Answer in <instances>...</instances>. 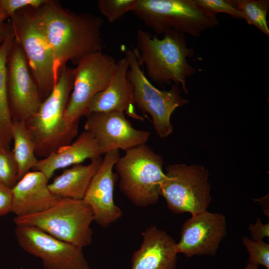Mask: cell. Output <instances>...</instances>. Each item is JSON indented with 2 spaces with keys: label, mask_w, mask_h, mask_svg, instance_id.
I'll use <instances>...</instances> for the list:
<instances>
[{
  "label": "cell",
  "mask_w": 269,
  "mask_h": 269,
  "mask_svg": "<svg viewBox=\"0 0 269 269\" xmlns=\"http://www.w3.org/2000/svg\"><path fill=\"white\" fill-rule=\"evenodd\" d=\"M31 8L52 50L58 79L68 61L77 64L84 56L102 50L103 20L100 17L88 12L75 13L52 0Z\"/></svg>",
  "instance_id": "cell-1"
},
{
  "label": "cell",
  "mask_w": 269,
  "mask_h": 269,
  "mask_svg": "<svg viewBox=\"0 0 269 269\" xmlns=\"http://www.w3.org/2000/svg\"><path fill=\"white\" fill-rule=\"evenodd\" d=\"M163 34L159 39L148 31L137 29L135 50L139 63L145 65L151 81L161 85L173 81L187 94L186 78L194 75L196 70L187 58L192 57L194 50L187 46L184 33L168 29Z\"/></svg>",
  "instance_id": "cell-2"
},
{
  "label": "cell",
  "mask_w": 269,
  "mask_h": 269,
  "mask_svg": "<svg viewBox=\"0 0 269 269\" xmlns=\"http://www.w3.org/2000/svg\"><path fill=\"white\" fill-rule=\"evenodd\" d=\"M74 77V69L64 67L52 91L37 112L25 122L34 141L36 156L46 157L70 144L78 134L79 122L68 124L64 117Z\"/></svg>",
  "instance_id": "cell-3"
},
{
  "label": "cell",
  "mask_w": 269,
  "mask_h": 269,
  "mask_svg": "<svg viewBox=\"0 0 269 269\" xmlns=\"http://www.w3.org/2000/svg\"><path fill=\"white\" fill-rule=\"evenodd\" d=\"M163 164L162 157L146 144L126 151L115 165L121 191L137 207L155 205L165 177Z\"/></svg>",
  "instance_id": "cell-4"
},
{
  "label": "cell",
  "mask_w": 269,
  "mask_h": 269,
  "mask_svg": "<svg viewBox=\"0 0 269 269\" xmlns=\"http://www.w3.org/2000/svg\"><path fill=\"white\" fill-rule=\"evenodd\" d=\"M131 12L158 35L173 29L197 38L219 24L195 0H138Z\"/></svg>",
  "instance_id": "cell-5"
},
{
  "label": "cell",
  "mask_w": 269,
  "mask_h": 269,
  "mask_svg": "<svg viewBox=\"0 0 269 269\" xmlns=\"http://www.w3.org/2000/svg\"><path fill=\"white\" fill-rule=\"evenodd\" d=\"M15 225L37 228L52 236L80 248L92 244L91 224L94 214L83 199L59 198L49 209L37 214L13 219Z\"/></svg>",
  "instance_id": "cell-6"
},
{
  "label": "cell",
  "mask_w": 269,
  "mask_h": 269,
  "mask_svg": "<svg viewBox=\"0 0 269 269\" xmlns=\"http://www.w3.org/2000/svg\"><path fill=\"white\" fill-rule=\"evenodd\" d=\"M125 57L129 63L128 76L133 84L135 105L151 116L157 135L166 137L173 131L170 121L172 113L188 101L182 97L178 85H172L169 90H159L153 85L141 68L135 49L127 48Z\"/></svg>",
  "instance_id": "cell-7"
},
{
  "label": "cell",
  "mask_w": 269,
  "mask_h": 269,
  "mask_svg": "<svg viewBox=\"0 0 269 269\" xmlns=\"http://www.w3.org/2000/svg\"><path fill=\"white\" fill-rule=\"evenodd\" d=\"M161 186V196L173 213L192 216L207 210L212 198L208 171L201 165H169Z\"/></svg>",
  "instance_id": "cell-8"
},
{
  "label": "cell",
  "mask_w": 269,
  "mask_h": 269,
  "mask_svg": "<svg viewBox=\"0 0 269 269\" xmlns=\"http://www.w3.org/2000/svg\"><path fill=\"white\" fill-rule=\"evenodd\" d=\"M32 7L21 9L8 19L14 39L21 46L42 101L49 95L58 78L52 50L38 26Z\"/></svg>",
  "instance_id": "cell-9"
},
{
  "label": "cell",
  "mask_w": 269,
  "mask_h": 269,
  "mask_svg": "<svg viewBox=\"0 0 269 269\" xmlns=\"http://www.w3.org/2000/svg\"><path fill=\"white\" fill-rule=\"evenodd\" d=\"M117 64L115 58L101 51L88 54L78 62L74 68L72 92L64 114L67 123L79 122L86 115L93 97L104 90L111 82Z\"/></svg>",
  "instance_id": "cell-10"
},
{
  "label": "cell",
  "mask_w": 269,
  "mask_h": 269,
  "mask_svg": "<svg viewBox=\"0 0 269 269\" xmlns=\"http://www.w3.org/2000/svg\"><path fill=\"white\" fill-rule=\"evenodd\" d=\"M14 233L20 247L39 258L45 269H90L82 248L33 226L16 225Z\"/></svg>",
  "instance_id": "cell-11"
},
{
  "label": "cell",
  "mask_w": 269,
  "mask_h": 269,
  "mask_svg": "<svg viewBox=\"0 0 269 269\" xmlns=\"http://www.w3.org/2000/svg\"><path fill=\"white\" fill-rule=\"evenodd\" d=\"M7 94L12 120L25 122L42 100L24 53L15 39L7 59Z\"/></svg>",
  "instance_id": "cell-12"
},
{
  "label": "cell",
  "mask_w": 269,
  "mask_h": 269,
  "mask_svg": "<svg viewBox=\"0 0 269 269\" xmlns=\"http://www.w3.org/2000/svg\"><path fill=\"white\" fill-rule=\"evenodd\" d=\"M86 117L85 131L97 140L102 155L113 150L126 151L144 144L150 136L148 132L134 128L124 113H92Z\"/></svg>",
  "instance_id": "cell-13"
},
{
  "label": "cell",
  "mask_w": 269,
  "mask_h": 269,
  "mask_svg": "<svg viewBox=\"0 0 269 269\" xmlns=\"http://www.w3.org/2000/svg\"><path fill=\"white\" fill-rule=\"evenodd\" d=\"M226 234V221L219 213L207 210L192 215L183 224L176 243L177 253L187 257L214 256Z\"/></svg>",
  "instance_id": "cell-14"
},
{
  "label": "cell",
  "mask_w": 269,
  "mask_h": 269,
  "mask_svg": "<svg viewBox=\"0 0 269 269\" xmlns=\"http://www.w3.org/2000/svg\"><path fill=\"white\" fill-rule=\"evenodd\" d=\"M120 157L119 150L105 154L102 164L93 177L83 200L92 208L94 221L103 228L122 217V210L115 204L113 194L118 178L113 168Z\"/></svg>",
  "instance_id": "cell-15"
},
{
  "label": "cell",
  "mask_w": 269,
  "mask_h": 269,
  "mask_svg": "<svg viewBox=\"0 0 269 269\" xmlns=\"http://www.w3.org/2000/svg\"><path fill=\"white\" fill-rule=\"evenodd\" d=\"M129 63L125 57L120 59L112 79L107 88L97 94L91 100L86 115L92 113L118 112L133 119L142 122L134 101L133 86L128 76Z\"/></svg>",
  "instance_id": "cell-16"
},
{
  "label": "cell",
  "mask_w": 269,
  "mask_h": 269,
  "mask_svg": "<svg viewBox=\"0 0 269 269\" xmlns=\"http://www.w3.org/2000/svg\"><path fill=\"white\" fill-rule=\"evenodd\" d=\"M141 235L140 247L132 257L131 269H176V243L166 231L150 225Z\"/></svg>",
  "instance_id": "cell-17"
},
{
  "label": "cell",
  "mask_w": 269,
  "mask_h": 269,
  "mask_svg": "<svg viewBox=\"0 0 269 269\" xmlns=\"http://www.w3.org/2000/svg\"><path fill=\"white\" fill-rule=\"evenodd\" d=\"M48 179L40 171H29L11 188V212L16 217L42 212L54 205L59 198L49 190Z\"/></svg>",
  "instance_id": "cell-18"
},
{
  "label": "cell",
  "mask_w": 269,
  "mask_h": 269,
  "mask_svg": "<svg viewBox=\"0 0 269 269\" xmlns=\"http://www.w3.org/2000/svg\"><path fill=\"white\" fill-rule=\"evenodd\" d=\"M101 155L97 140L84 131L70 144L38 159L32 169L41 172L49 180L57 170L81 164L88 159L91 160Z\"/></svg>",
  "instance_id": "cell-19"
},
{
  "label": "cell",
  "mask_w": 269,
  "mask_h": 269,
  "mask_svg": "<svg viewBox=\"0 0 269 269\" xmlns=\"http://www.w3.org/2000/svg\"><path fill=\"white\" fill-rule=\"evenodd\" d=\"M102 159L99 157L91 160L87 165L79 164L64 169L48 183L49 190L58 198L83 199L93 177L102 164Z\"/></svg>",
  "instance_id": "cell-20"
},
{
  "label": "cell",
  "mask_w": 269,
  "mask_h": 269,
  "mask_svg": "<svg viewBox=\"0 0 269 269\" xmlns=\"http://www.w3.org/2000/svg\"><path fill=\"white\" fill-rule=\"evenodd\" d=\"M10 23V22H9ZM14 40L10 23L3 43L0 47V146L9 148L12 141V119L7 94V59Z\"/></svg>",
  "instance_id": "cell-21"
},
{
  "label": "cell",
  "mask_w": 269,
  "mask_h": 269,
  "mask_svg": "<svg viewBox=\"0 0 269 269\" xmlns=\"http://www.w3.org/2000/svg\"><path fill=\"white\" fill-rule=\"evenodd\" d=\"M11 136L13 141L11 151L18 168V180L34 168L38 159L34 141L25 122L13 120Z\"/></svg>",
  "instance_id": "cell-22"
},
{
  "label": "cell",
  "mask_w": 269,
  "mask_h": 269,
  "mask_svg": "<svg viewBox=\"0 0 269 269\" xmlns=\"http://www.w3.org/2000/svg\"><path fill=\"white\" fill-rule=\"evenodd\" d=\"M241 12L247 23L253 25L269 36L267 20L269 8V0H229Z\"/></svg>",
  "instance_id": "cell-23"
},
{
  "label": "cell",
  "mask_w": 269,
  "mask_h": 269,
  "mask_svg": "<svg viewBox=\"0 0 269 269\" xmlns=\"http://www.w3.org/2000/svg\"><path fill=\"white\" fill-rule=\"evenodd\" d=\"M137 1L138 0H98L97 3L102 14L109 22H114L127 12L132 11Z\"/></svg>",
  "instance_id": "cell-24"
},
{
  "label": "cell",
  "mask_w": 269,
  "mask_h": 269,
  "mask_svg": "<svg viewBox=\"0 0 269 269\" xmlns=\"http://www.w3.org/2000/svg\"><path fill=\"white\" fill-rule=\"evenodd\" d=\"M18 168L10 148L0 146V182L12 188L18 181Z\"/></svg>",
  "instance_id": "cell-25"
},
{
  "label": "cell",
  "mask_w": 269,
  "mask_h": 269,
  "mask_svg": "<svg viewBox=\"0 0 269 269\" xmlns=\"http://www.w3.org/2000/svg\"><path fill=\"white\" fill-rule=\"evenodd\" d=\"M242 240L250 255L248 262L269 269V244L263 240L253 241L246 237Z\"/></svg>",
  "instance_id": "cell-26"
},
{
  "label": "cell",
  "mask_w": 269,
  "mask_h": 269,
  "mask_svg": "<svg viewBox=\"0 0 269 269\" xmlns=\"http://www.w3.org/2000/svg\"><path fill=\"white\" fill-rule=\"evenodd\" d=\"M46 0H1L0 21H6L17 11L27 7H38Z\"/></svg>",
  "instance_id": "cell-27"
},
{
  "label": "cell",
  "mask_w": 269,
  "mask_h": 269,
  "mask_svg": "<svg viewBox=\"0 0 269 269\" xmlns=\"http://www.w3.org/2000/svg\"><path fill=\"white\" fill-rule=\"evenodd\" d=\"M197 4L208 12L216 15L219 12L228 13L234 17L243 18V15L229 0H195Z\"/></svg>",
  "instance_id": "cell-28"
},
{
  "label": "cell",
  "mask_w": 269,
  "mask_h": 269,
  "mask_svg": "<svg viewBox=\"0 0 269 269\" xmlns=\"http://www.w3.org/2000/svg\"><path fill=\"white\" fill-rule=\"evenodd\" d=\"M11 188L0 182V216L11 212Z\"/></svg>",
  "instance_id": "cell-29"
},
{
  "label": "cell",
  "mask_w": 269,
  "mask_h": 269,
  "mask_svg": "<svg viewBox=\"0 0 269 269\" xmlns=\"http://www.w3.org/2000/svg\"><path fill=\"white\" fill-rule=\"evenodd\" d=\"M249 229L251 233L252 240L253 241L263 240L264 237H269V223L263 224L259 218L257 219L255 224H250Z\"/></svg>",
  "instance_id": "cell-30"
},
{
  "label": "cell",
  "mask_w": 269,
  "mask_h": 269,
  "mask_svg": "<svg viewBox=\"0 0 269 269\" xmlns=\"http://www.w3.org/2000/svg\"><path fill=\"white\" fill-rule=\"evenodd\" d=\"M10 28V23L8 19L6 21H0V47L6 38Z\"/></svg>",
  "instance_id": "cell-31"
},
{
  "label": "cell",
  "mask_w": 269,
  "mask_h": 269,
  "mask_svg": "<svg viewBox=\"0 0 269 269\" xmlns=\"http://www.w3.org/2000/svg\"><path fill=\"white\" fill-rule=\"evenodd\" d=\"M259 266L248 262L244 269H259Z\"/></svg>",
  "instance_id": "cell-32"
},
{
  "label": "cell",
  "mask_w": 269,
  "mask_h": 269,
  "mask_svg": "<svg viewBox=\"0 0 269 269\" xmlns=\"http://www.w3.org/2000/svg\"><path fill=\"white\" fill-rule=\"evenodd\" d=\"M0 3H1V0H0Z\"/></svg>",
  "instance_id": "cell-33"
}]
</instances>
